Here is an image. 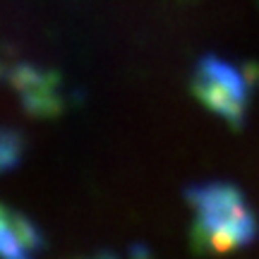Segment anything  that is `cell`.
Instances as JSON below:
<instances>
[{
    "mask_svg": "<svg viewBox=\"0 0 259 259\" xmlns=\"http://www.w3.org/2000/svg\"><path fill=\"white\" fill-rule=\"evenodd\" d=\"M99 259H113V257H108V254H103V257H99Z\"/></svg>",
    "mask_w": 259,
    "mask_h": 259,
    "instance_id": "5b68a950",
    "label": "cell"
},
{
    "mask_svg": "<svg viewBox=\"0 0 259 259\" xmlns=\"http://www.w3.org/2000/svg\"><path fill=\"white\" fill-rule=\"evenodd\" d=\"M194 94L202 99L216 115L228 122H238L245 115L250 79L238 72L233 65L219 58H204L194 70Z\"/></svg>",
    "mask_w": 259,
    "mask_h": 259,
    "instance_id": "7a4b0ae2",
    "label": "cell"
},
{
    "mask_svg": "<svg viewBox=\"0 0 259 259\" xmlns=\"http://www.w3.org/2000/svg\"><path fill=\"white\" fill-rule=\"evenodd\" d=\"M41 250V233L22 213L0 206V259H34Z\"/></svg>",
    "mask_w": 259,
    "mask_h": 259,
    "instance_id": "3957f363",
    "label": "cell"
},
{
    "mask_svg": "<svg viewBox=\"0 0 259 259\" xmlns=\"http://www.w3.org/2000/svg\"><path fill=\"white\" fill-rule=\"evenodd\" d=\"M19 158V139L15 132L0 130V168L15 166Z\"/></svg>",
    "mask_w": 259,
    "mask_h": 259,
    "instance_id": "277c9868",
    "label": "cell"
},
{
    "mask_svg": "<svg viewBox=\"0 0 259 259\" xmlns=\"http://www.w3.org/2000/svg\"><path fill=\"white\" fill-rule=\"evenodd\" d=\"M190 199L199 213V221L194 226L197 242L226 252L247 245L254 238V216L235 187L221 183L194 187Z\"/></svg>",
    "mask_w": 259,
    "mask_h": 259,
    "instance_id": "6da1fadb",
    "label": "cell"
}]
</instances>
